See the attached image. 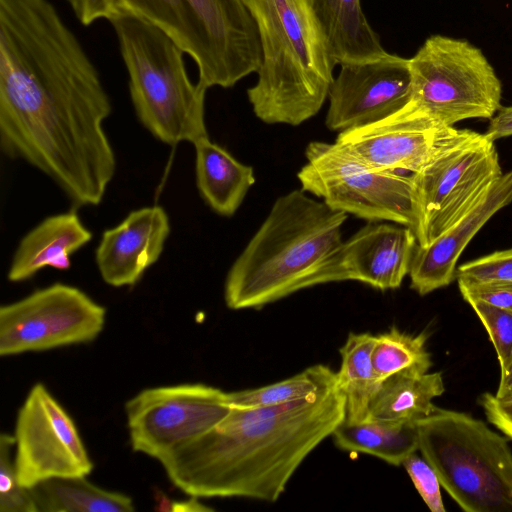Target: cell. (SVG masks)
I'll return each instance as SVG.
<instances>
[{"label":"cell","mask_w":512,"mask_h":512,"mask_svg":"<svg viewBox=\"0 0 512 512\" xmlns=\"http://www.w3.org/2000/svg\"><path fill=\"white\" fill-rule=\"evenodd\" d=\"M99 72L49 0H0V145L77 207L99 205L116 170Z\"/></svg>","instance_id":"1"},{"label":"cell","mask_w":512,"mask_h":512,"mask_svg":"<svg viewBox=\"0 0 512 512\" xmlns=\"http://www.w3.org/2000/svg\"><path fill=\"white\" fill-rule=\"evenodd\" d=\"M345 419L336 372L305 398L275 406H231L205 434L160 463L169 480L197 498L275 502L316 447Z\"/></svg>","instance_id":"2"},{"label":"cell","mask_w":512,"mask_h":512,"mask_svg":"<svg viewBox=\"0 0 512 512\" xmlns=\"http://www.w3.org/2000/svg\"><path fill=\"white\" fill-rule=\"evenodd\" d=\"M347 216L303 190L280 196L227 273V307L259 309L313 286L318 270L343 242Z\"/></svg>","instance_id":"3"},{"label":"cell","mask_w":512,"mask_h":512,"mask_svg":"<svg viewBox=\"0 0 512 512\" xmlns=\"http://www.w3.org/2000/svg\"><path fill=\"white\" fill-rule=\"evenodd\" d=\"M259 34L261 64L247 90L257 118L297 126L322 108L333 82L326 36L310 0H243Z\"/></svg>","instance_id":"4"},{"label":"cell","mask_w":512,"mask_h":512,"mask_svg":"<svg viewBox=\"0 0 512 512\" xmlns=\"http://www.w3.org/2000/svg\"><path fill=\"white\" fill-rule=\"evenodd\" d=\"M128 73L141 124L159 141L175 145L207 138L205 94L187 73L184 52L166 34L123 9L109 20Z\"/></svg>","instance_id":"5"},{"label":"cell","mask_w":512,"mask_h":512,"mask_svg":"<svg viewBox=\"0 0 512 512\" xmlns=\"http://www.w3.org/2000/svg\"><path fill=\"white\" fill-rule=\"evenodd\" d=\"M189 55L206 89L230 88L261 64L256 23L243 0H117Z\"/></svg>","instance_id":"6"},{"label":"cell","mask_w":512,"mask_h":512,"mask_svg":"<svg viewBox=\"0 0 512 512\" xmlns=\"http://www.w3.org/2000/svg\"><path fill=\"white\" fill-rule=\"evenodd\" d=\"M418 450L466 512H512V450L467 413L435 406L416 421Z\"/></svg>","instance_id":"7"},{"label":"cell","mask_w":512,"mask_h":512,"mask_svg":"<svg viewBox=\"0 0 512 512\" xmlns=\"http://www.w3.org/2000/svg\"><path fill=\"white\" fill-rule=\"evenodd\" d=\"M494 145L485 134L463 129L460 136L411 174L413 232L427 247L466 215L501 177Z\"/></svg>","instance_id":"8"},{"label":"cell","mask_w":512,"mask_h":512,"mask_svg":"<svg viewBox=\"0 0 512 512\" xmlns=\"http://www.w3.org/2000/svg\"><path fill=\"white\" fill-rule=\"evenodd\" d=\"M411 99L446 125L491 119L502 84L483 52L467 40L432 35L409 59Z\"/></svg>","instance_id":"9"},{"label":"cell","mask_w":512,"mask_h":512,"mask_svg":"<svg viewBox=\"0 0 512 512\" xmlns=\"http://www.w3.org/2000/svg\"><path fill=\"white\" fill-rule=\"evenodd\" d=\"M305 156L307 163L297 174L303 191L370 222L413 228L411 175L373 167L336 142H310Z\"/></svg>","instance_id":"10"},{"label":"cell","mask_w":512,"mask_h":512,"mask_svg":"<svg viewBox=\"0 0 512 512\" xmlns=\"http://www.w3.org/2000/svg\"><path fill=\"white\" fill-rule=\"evenodd\" d=\"M228 392L203 383L147 388L125 404L131 448L161 462L230 412Z\"/></svg>","instance_id":"11"},{"label":"cell","mask_w":512,"mask_h":512,"mask_svg":"<svg viewBox=\"0 0 512 512\" xmlns=\"http://www.w3.org/2000/svg\"><path fill=\"white\" fill-rule=\"evenodd\" d=\"M106 309L77 287L54 283L0 308V355L89 343L105 325Z\"/></svg>","instance_id":"12"},{"label":"cell","mask_w":512,"mask_h":512,"mask_svg":"<svg viewBox=\"0 0 512 512\" xmlns=\"http://www.w3.org/2000/svg\"><path fill=\"white\" fill-rule=\"evenodd\" d=\"M13 436L15 468L28 489L54 477L87 476L93 469L73 419L42 383L20 407Z\"/></svg>","instance_id":"13"},{"label":"cell","mask_w":512,"mask_h":512,"mask_svg":"<svg viewBox=\"0 0 512 512\" xmlns=\"http://www.w3.org/2000/svg\"><path fill=\"white\" fill-rule=\"evenodd\" d=\"M462 130L446 125L410 100L379 121L340 132L335 142L373 167L413 174Z\"/></svg>","instance_id":"14"},{"label":"cell","mask_w":512,"mask_h":512,"mask_svg":"<svg viewBox=\"0 0 512 512\" xmlns=\"http://www.w3.org/2000/svg\"><path fill=\"white\" fill-rule=\"evenodd\" d=\"M340 67L328 93L325 124L331 131L340 133L374 123L411 99L409 59L386 52Z\"/></svg>","instance_id":"15"},{"label":"cell","mask_w":512,"mask_h":512,"mask_svg":"<svg viewBox=\"0 0 512 512\" xmlns=\"http://www.w3.org/2000/svg\"><path fill=\"white\" fill-rule=\"evenodd\" d=\"M416 246L410 227L369 223L342 242L314 276L313 286L355 280L383 291L396 289L409 274Z\"/></svg>","instance_id":"16"},{"label":"cell","mask_w":512,"mask_h":512,"mask_svg":"<svg viewBox=\"0 0 512 512\" xmlns=\"http://www.w3.org/2000/svg\"><path fill=\"white\" fill-rule=\"evenodd\" d=\"M169 233V217L158 205L134 210L105 230L95 253L104 282L113 287L135 285L161 256Z\"/></svg>","instance_id":"17"},{"label":"cell","mask_w":512,"mask_h":512,"mask_svg":"<svg viewBox=\"0 0 512 512\" xmlns=\"http://www.w3.org/2000/svg\"><path fill=\"white\" fill-rule=\"evenodd\" d=\"M511 202L512 170L502 174L466 215L429 246H416L408 274L411 288L424 296L449 285L456 278V263L468 243Z\"/></svg>","instance_id":"18"},{"label":"cell","mask_w":512,"mask_h":512,"mask_svg":"<svg viewBox=\"0 0 512 512\" xmlns=\"http://www.w3.org/2000/svg\"><path fill=\"white\" fill-rule=\"evenodd\" d=\"M91 239V231L75 211L49 216L20 240L7 278L11 282L24 281L46 267L67 270L70 256Z\"/></svg>","instance_id":"19"},{"label":"cell","mask_w":512,"mask_h":512,"mask_svg":"<svg viewBox=\"0 0 512 512\" xmlns=\"http://www.w3.org/2000/svg\"><path fill=\"white\" fill-rule=\"evenodd\" d=\"M196 184L201 197L219 215L232 216L255 182L251 166L236 160L209 137L194 144Z\"/></svg>","instance_id":"20"},{"label":"cell","mask_w":512,"mask_h":512,"mask_svg":"<svg viewBox=\"0 0 512 512\" xmlns=\"http://www.w3.org/2000/svg\"><path fill=\"white\" fill-rule=\"evenodd\" d=\"M310 2L335 65L372 59L386 53L362 11L360 0Z\"/></svg>","instance_id":"21"},{"label":"cell","mask_w":512,"mask_h":512,"mask_svg":"<svg viewBox=\"0 0 512 512\" xmlns=\"http://www.w3.org/2000/svg\"><path fill=\"white\" fill-rule=\"evenodd\" d=\"M445 391L441 372L406 369L384 379L370 406L369 420L416 422L429 415Z\"/></svg>","instance_id":"22"},{"label":"cell","mask_w":512,"mask_h":512,"mask_svg":"<svg viewBox=\"0 0 512 512\" xmlns=\"http://www.w3.org/2000/svg\"><path fill=\"white\" fill-rule=\"evenodd\" d=\"M331 436L341 450L369 454L394 466L402 465L419 447L416 422L344 420Z\"/></svg>","instance_id":"23"},{"label":"cell","mask_w":512,"mask_h":512,"mask_svg":"<svg viewBox=\"0 0 512 512\" xmlns=\"http://www.w3.org/2000/svg\"><path fill=\"white\" fill-rule=\"evenodd\" d=\"M375 335L351 332L340 348L341 364L336 372L338 388L345 399V421L369 420L372 400L381 384L372 365Z\"/></svg>","instance_id":"24"},{"label":"cell","mask_w":512,"mask_h":512,"mask_svg":"<svg viewBox=\"0 0 512 512\" xmlns=\"http://www.w3.org/2000/svg\"><path fill=\"white\" fill-rule=\"evenodd\" d=\"M86 476L54 477L29 488L38 512H132L126 494L102 489Z\"/></svg>","instance_id":"25"},{"label":"cell","mask_w":512,"mask_h":512,"mask_svg":"<svg viewBox=\"0 0 512 512\" xmlns=\"http://www.w3.org/2000/svg\"><path fill=\"white\" fill-rule=\"evenodd\" d=\"M426 342V333L409 334L396 327L375 335L371 359L378 381L406 369L428 372L432 361Z\"/></svg>","instance_id":"26"},{"label":"cell","mask_w":512,"mask_h":512,"mask_svg":"<svg viewBox=\"0 0 512 512\" xmlns=\"http://www.w3.org/2000/svg\"><path fill=\"white\" fill-rule=\"evenodd\" d=\"M330 367L316 364L276 383L253 389L228 392L230 406L257 408L290 403L307 397L334 374Z\"/></svg>","instance_id":"27"},{"label":"cell","mask_w":512,"mask_h":512,"mask_svg":"<svg viewBox=\"0 0 512 512\" xmlns=\"http://www.w3.org/2000/svg\"><path fill=\"white\" fill-rule=\"evenodd\" d=\"M13 446H15L14 436L2 433L0 436V511L38 512L30 490L19 481L11 458Z\"/></svg>","instance_id":"28"},{"label":"cell","mask_w":512,"mask_h":512,"mask_svg":"<svg viewBox=\"0 0 512 512\" xmlns=\"http://www.w3.org/2000/svg\"><path fill=\"white\" fill-rule=\"evenodd\" d=\"M468 303L484 325L504 372L512 362V311L478 300Z\"/></svg>","instance_id":"29"},{"label":"cell","mask_w":512,"mask_h":512,"mask_svg":"<svg viewBox=\"0 0 512 512\" xmlns=\"http://www.w3.org/2000/svg\"><path fill=\"white\" fill-rule=\"evenodd\" d=\"M456 279L467 283L512 284V248L460 265Z\"/></svg>","instance_id":"30"},{"label":"cell","mask_w":512,"mask_h":512,"mask_svg":"<svg viewBox=\"0 0 512 512\" xmlns=\"http://www.w3.org/2000/svg\"><path fill=\"white\" fill-rule=\"evenodd\" d=\"M402 466L428 508L432 512H445L441 484L430 464L415 452L404 460Z\"/></svg>","instance_id":"31"},{"label":"cell","mask_w":512,"mask_h":512,"mask_svg":"<svg viewBox=\"0 0 512 512\" xmlns=\"http://www.w3.org/2000/svg\"><path fill=\"white\" fill-rule=\"evenodd\" d=\"M462 297L466 302L478 300L489 305L512 311V284L467 283L458 281Z\"/></svg>","instance_id":"32"},{"label":"cell","mask_w":512,"mask_h":512,"mask_svg":"<svg viewBox=\"0 0 512 512\" xmlns=\"http://www.w3.org/2000/svg\"><path fill=\"white\" fill-rule=\"evenodd\" d=\"M478 402L487 420L512 440V397L499 399L486 392L479 397Z\"/></svg>","instance_id":"33"},{"label":"cell","mask_w":512,"mask_h":512,"mask_svg":"<svg viewBox=\"0 0 512 512\" xmlns=\"http://www.w3.org/2000/svg\"><path fill=\"white\" fill-rule=\"evenodd\" d=\"M78 21L89 26L100 19L110 20L118 10L117 0H67Z\"/></svg>","instance_id":"34"},{"label":"cell","mask_w":512,"mask_h":512,"mask_svg":"<svg viewBox=\"0 0 512 512\" xmlns=\"http://www.w3.org/2000/svg\"><path fill=\"white\" fill-rule=\"evenodd\" d=\"M485 135L491 141L512 135V106L498 109L490 119Z\"/></svg>","instance_id":"35"},{"label":"cell","mask_w":512,"mask_h":512,"mask_svg":"<svg viewBox=\"0 0 512 512\" xmlns=\"http://www.w3.org/2000/svg\"><path fill=\"white\" fill-rule=\"evenodd\" d=\"M494 395L499 399L512 397V362L509 367L501 373L499 386Z\"/></svg>","instance_id":"36"}]
</instances>
